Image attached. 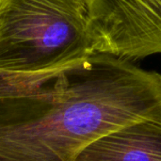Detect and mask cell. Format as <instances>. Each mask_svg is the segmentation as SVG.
Here are the masks:
<instances>
[{"instance_id": "obj_1", "label": "cell", "mask_w": 161, "mask_h": 161, "mask_svg": "<svg viewBox=\"0 0 161 161\" xmlns=\"http://www.w3.org/2000/svg\"><path fill=\"white\" fill-rule=\"evenodd\" d=\"M94 52L84 0H0V74L53 73Z\"/></svg>"}, {"instance_id": "obj_2", "label": "cell", "mask_w": 161, "mask_h": 161, "mask_svg": "<svg viewBox=\"0 0 161 161\" xmlns=\"http://www.w3.org/2000/svg\"><path fill=\"white\" fill-rule=\"evenodd\" d=\"M96 52L129 60L161 54V0H84Z\"/></svg>"}, {"instance_id": "obj_3", "label": "cell", "mask_w": 161, "mask_h": 161, "mask_svg": "<svg viewBox=\"0 0 161 161\" xmlns=\"http://www.w3.org/2000/svg\"><path fill=\"white\" fill-rule=\"evenodd\" d=\"M75 161H161V117L134 123L95 141Z\"/></svg>"}]
</instances>
